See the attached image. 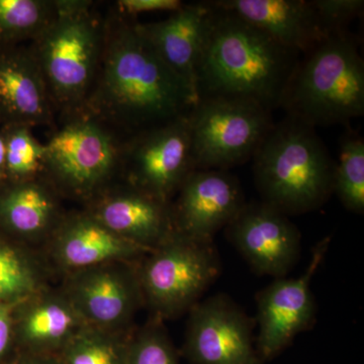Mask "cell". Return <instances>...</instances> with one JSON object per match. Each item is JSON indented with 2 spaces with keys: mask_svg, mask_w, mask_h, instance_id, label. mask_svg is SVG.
Returning <instances> with one entry per match:
<instances>
[{
  "mask_svg": "<svg viewBox=\"0 0 364 364\" xmlns=\"http://www.w3.org/2000/svg\"><path fill=\"white\" fill-rule=\"evenodd\" d=\"M86 212L121 238L152 250L174 231L171 203L126 183L107 188Z\"/></svg>",
  "mask_w": 364,
  "mask_h": 364,
  "instance_id": "9a60e30c",
  "label": "cell"
},
{
  "mask_svg": "<svg viewBox=\"0 0 364 364\" xmlns=\"http://www.w3.org/2000/svg\"><path fill=\"white\" fill-rule=\"evenodd\" d=\"M55 11V0H0V50L33 42Z\"/></svg>",
  "mask_w": 364,
  "mask_h": 364,
  "instance_id": "603a6c76",
  "label": "cell"
},
{
  "mask_svg": "<svg viewBox=\"0 0 364 364\" xmlns=\"http://www.w3.org/2000/svg\"><path fill=\"white\" fill-rule=\"evenodd\" d=\"M208 4L213 13L196 72L198 100L243 98L272 112L280 107L298 66L299 53Z\"/></svg>",
  "mask_w": 364,
  "mask_h": 364,
  "instance_id": "7a4b0ae2",
  "label": "cell"
},
{
  "mask_svg": "<svg viewBox=\"0 0 364 364\" xmlns=\"http://www.w3.org/2000/svg\"><path fill=\"white\" fill-rule=\"evenodd\" d=\"M63 217L56 189L44 176L0 188V232L9 238H50Z\"/></svg>",
  "mask_w": 364,
  "mask_h": 364,
  "instance_id": "44dd1931",
  "label": "cell"
},
{
  "mask_svg": "<svg viewBox=\"0 0 364 364\" xmlns=\"http://www.w3.org/2000/svg\"><path fill=\"white\" fill-rule=\"evenodd\" d=\"M255 325L231 296H208L189 311L179 354L191 364H265L256 349Z\"/></svg>",
  "mask_w": 364,
  "mask_h": 364,
  "instance_id": "8fae6325",
  "label": "cell"
},
{
  "mask_svg": "<svg viewBox=\"0 0 364 364\" xmlns=\"http://www.w3.org/2000/svg\"><path fill=\"white\" fill-rule=\"evenodd\" d=\"M212 13L208 2L183 4L165 20L139 23V28L160 58L193 90L196 97V72Z\"/></svg>",
  "mask_w": 364,
  "mask_h": 364,
  "instance_id": "ffe728a7",
  "label": "cell"
},
{
  "mask_svg": "<svg viewBox=\"0 0 364 364\" xmlns=\"http://www.w3.org/2000/svg\"><path fill=\"white\" fill-rule=\"evenodd\" d=\"M55 112L30 46L0 50V126H50Z\"/></svg>",
  "mask_w": 364,
  "mask_h": 364,
  "instance_id": "e0dca14e",
  "label": "cell"
},
{
  "mask_svg": "<svg viewBox=\"0 0 364 364\" xmlns=\"http://www.w3.org/2000/svg\"><path fill=\"white\" fill-rule=\"evenodd\" d=\"M189 119L195 169L229 170L247 161L274 124L272 111L243 98H200Z\"/></svg>",
  "mask_w": 364,
  "mask_h": 364,
  "instance_id": "ba28073f",
  "label": "cell"
},
{
  "mask_svg": "<svg viewBox=\"0 0 364 364\" xmlns=\"http://www.w3.org/2000/svg\"><path fill=\"white\" fill-rule=\"evenodd\" d=\"M311 4L327 35L345 31L364 9L363 0H313Z\"/></svg>",
  "mask_w": 364,
  "mask_h": 364,
  "instance_id": "83f0119b",
  "label": "cell"
},
{
  "mask_svg": "<svg viewBox=\"0 0 364 364\" xmlns=\"http://www.w3.org/2000/svg\"><path fill=\"white\" fill-rule=\"evenodd\" d=\"M330 243V237L318 242L301 277L273 279L256 294L258 334L255 344L263 363L277 358L298 335L312 329L317 322V304L311 282L325 259Z\"/></svg>",
  "mask_w": 364,
  "mask_h": 364,
  "instance_id": "30bf717a",
  "label": "cell"
},
{
  "mask_svg": "<svg viewBox=\"0 0 364 364\" xmlns=\"http://www.w3.org/2000/svg\"><path fill=\"white\" fill-rule=\"evenodd\" d=\"M183 2L179 0H119L116 2L117 13L134 18L136 14L151 11H173L181 9Z\"/></svg>",
  "mask_w": 364,
  "mask_h": 364,
  "instance_id": "f1b7e54d",
  "label": "cell"
},
{
  "mask_svg": "<svg viewBox=\"0 0 364 364\" xmlns=\"http://www.w3.org/2000/svg\"><path fill=\"white\" fill-rule=\"evenodd\" d=\"M210 4L247 21L284 47L305 54L327 38L311 1L219 0Z\"/></svg>",
  "mask_w": 364,
  "mask_h": 364,
  "instance_id": "d6986e66",
  "label": "cell"
},
{
  "mask_svg": "<svg viewBox=\"0 0 364 364\" xmlns=\"http://www.w3.org/2000/svg\"><path fill=\"white\" fill-rule=\"evenodd\" d=\"M131 334L86 325L58 356L63 364H124Z\"/></svg>",
  "mask_w": 364,
  "mask_h": 364,
  "instance_id": "cb8c5ba5",
  "label": "cell"
},
{
  "mask_svg": "<svg viewBox=\"0 0 364 364\" xmlns=\"http://www.w3.org/2000/svg\"><path fill=\"white\" fill-rule=\"evenodd\" d=\"M280 107L314 128L363 116L364 63L350 33H332L305 53Z\"/></svg>",
  "mask_w": 364,
  "mask_h": 364,
  "instance_id": "5b68a950",
  "label": "cell"
},
{
  "mask_svg": "<svg viewBox=\"0 0 364 364\" xmlns=\"http://www.w3.org/2000/svg\"><path fill=\"white\" fill-rule=\"evenodd\" d=\"M16 306L0 303V364L14 344V310Z\"/></svg>",
  "mask_w": 364,
  "mask_h": 364,
  "instance_id": "f546056e",
  "label": "cell"
},
{
  "mask_svg": "<svg viewBox=\"0 0 364 364\" xmlns=\"http://www.w3.org/2000/svg\"><path fill=\"white\" fill-rule=\"evenodd\" d=\"M6 184V141L0 128V188Z\"/></svg>",
  "mask_w": 364,
  "mask_h": 364,
  "instance_id": "1f68e13d",
  "label": "cell"
},
{
  "mask_svg": "<svg viewBox=\"0 0 364 364\" xmlns=\"http://www.w3.org/2000/svg\"><path fill=\"white\" fill-rule=\"evenodd\" d=\"M333 195L349 212L364 214V141L355 134L342 140L338 162L335 163Z\"/></svg>",
  "mask_w": 364,
  "mask_h": 364,
  "instance_id": "484cf974",
  "label": "cell"
},
{
  "mask_svg": "<svg viewBox=\"0 0 364 364\" xmlns=\"http://www.w3.org/2000/svg\"><path fill=\"white\" fill-rule=\"evenodd\" d=\"M144 305L162 321L188 313L222 272L215 241L198 240L174 230L138 263Z\"/></svg>",
  "mask_w": 364,
  "mask_h": 364,
  "instance_id": "8992f818",
  "label": "cell"
},
{
  "mask_svg": "<svg viewBox=\"0 0 364 364\" xmlns=\"http://www.w3.org/2000/svg\"><path fill=\"white\" fill-rule=\"evenodd\" d=\"M56 11L30 43L55 111L65 116L82 109L104 50L107 18L90 0H55Z\"/></svg>",
  "mask_w": 364,
  "mask_h": 364,
  "instance_id": "277c9868",
  "label": "cell"
},
{
  "mask_svg": "<svg viewBox=\"0 0 364 364\" xmlns=\"http://www.w3.org/2000/svg\"><path fill=\"white\" fill-rule=\"evenodd\" d=\"M139 262L105 263L69 272L62 291L86 325L128 332L136 311L144 305Z\"/></svg>",
  "mask_w": 364,
  "mask_h": 364,
  "instance_id": "7c38bea8",
  "label": "cell"
},
{
  "mask_svg": "<svg viewBox=\"0 0 364 364\" xmlns=\"http://www.w3.org/2000/svg\"><path fill=\"white\" fill-rule=\"evenodd\" d=\"M124 364H179V352L161 318L152 316L144 327L132 332Z\"/></svg>",
  "mask_w": 364,
  "mask_h": 364,
  "instance_id": "4316f807",
  "label": "cell"
},
{
  "mask_svg": "<svg viewBox=\"0 0 364 364\" xmlns=\"http://www.w3.org/2000/svg\"><path fill=\"white\" fill-rule=\"evenodd\" d=\"M56 264L67 272L112 262H139L149 249L121 238L90 213L64 215L51 237Z\"/></svg>",
  "mask_w": 364,
  "mask_h": 364,
  "instance_id": "2e32d148",
  "label": "cell"
},
{
  "mask_svg": "<svg viewBox=\"0 0 364 364\" xmlns=\"http://www.w3.org/2000/svg\"><path fill=\"white\" fill-rule=\"evenodd\" d=\"M252 272L287 277L301 257V236L289 217L263 202H246L224 229Z\"/></svg>",
  "mask_w": 364,
  "mask_h": 364,
  "instance_id": "4fadbf2b",
  "label": "cell"
},
{
  "mask_svg": "<svg viewBox=\"0 0 364 364\" xmlns=\"http://www.w3.org/2000/svg\"><path fill=\"white\" fill-rule=\"evenodd\" d=\"M46 289L38 260L18 242L0 234V303L16 306Z\"/></svg>",
  "mask_w": 364,
  "mask_h": 364,
  "instance_id": "7402d4cb",
  "label": "cell"
},
{
  "mask_svg": "<svg viewBox=\"0 0 364 364\" xmlns=\"http://www.w3.org/2000/svg\"><path fill=\"white\" fill-rule=\"evenodd\" d=\"M198 102L193 90L160 58L139 23L114 11L107 18L97 77L80 111L129 139L186 116Z\"/></svg>",
  "mask_w": 364,
  "mask_h": 364,
  "instance_id": "6da1fadb",
  "label": "cell"
},
{
  "mask_svg": "<svg viewBox=\"0 0 364 364\" xmlns=\"http://www.w3.org/2000/svg\"><path fill=\"white\" fill-rule=\"evenodd\" d=\"M86 324L63 291L46 289L14 308V343L23 353L58 355Z\"/></svg>",
  "mask_w": 364,
  "mask_h": 364,
  "instance_id": "ac0fdd59",
  "label": "cell"
},
{
  "mask_svg": "<svg viewBox=\"0 0 364 364\" xmlns=\"http://www.w3.org/2000/svg\"><path fill=\"white\" fill-rule=\"evenodd\" d=\"M189 114L124 141L122 171L127 183L171 203L182 182L193 171Z\"/></svg>",
  "mask_w": 364,
  "mask_h": 364,
  "instance_id": "9c48e42d",
  "label": "cell"
},
{
  "mask_svg": "<svg viewBox=\"0 0 364 364\" xmlns=\"http://www.w3.org/2000/svg\"><path fill=\"white\" fill-rule=\"evenodd\" d=\"M6 141V183L32 181L44 176L45 144L23 124L1 126Z\"/></svg>",
  "mask_w": 364,
  "mask_h": 364,
  "instance_id": "d4e9b609",
  "label": "cell"
},
{
  "mask_svg": "<svg viewBox=\"0 0 364 364\" xmlns=\"http://www.w3.org/2000/svg\"><path fill=\"white\" fill-rule=\"evenodd\" d=\"M261 202L287 217L314 212L333 195L335 162L314 127L287 116L253 155Z\"/></svg>",
  "mask_w": 364,
  "mask_h": 364,
  "instance_id": "3957f363",
  "label": "cell"
},
{
  "mask_svg": "<svg viewBox=\"0 0 364 364\" xmlns=\"http://www.w3.org/2000/svg\"><path fill=\"white\" fill-rule=\"evenodd\" d=\"M16 364H63L58 355L32 354L20 352Z\"/></svg>",
  "mask_w": 364,
  "mask_h": 364,
  "instance_id": "4dcf8cb0",
  "label": "cell"
},
{
  "mask_svg": "<svg viewBox=\"0 0 364 364\" xmlns=\"http://www.w3.org/2000/svg\"><path fill=\"white\" fill-rule=\"evenodd\" d=\"M171 203L174 230L198 240L214 241L245 205L240 181L229 170L193 169Z\"/></svg>",
  "mask_w": 364,
  "mask_h": 364,
  "instance_id": "5bb4252c",
  "label": "cell"
},
{
  "mask_svg": "<svg viewBox=\"0 0 364 364\" xmlns=\"http://www.w3.org/2000/svg\"><path fill=\"white\" fill-rule=\"evenodd\" d=\"M18 363V355L14 356L13 359H11V360L9 361V363H6V364H16Z\"/></svg>",
  "mask_w": 364,
  "mask_h": 364,
  "instance_id": "d6a6232c",
  "label": "cell"
},
{
  "mask_svg": "<svg viewBox=\"0 0 364 364\" xmlns=\"http://www.w3.org/2000/svg\"><path fill=\"white\" fill-rule=\"evenodd\" d=\"M66 117L45 144L44 177L56 191L91 202L122 171L124 142L87 112Z\"/></svg>",
  "mask_w": 364,
  "mask_h": 364,
  "instance_id": "52a82bcc",
  "label": "cell"
}]
</instances>
